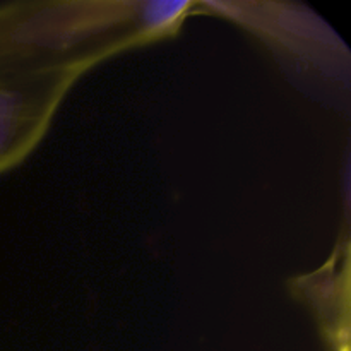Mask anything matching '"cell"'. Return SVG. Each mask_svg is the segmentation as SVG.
Listing matches in <instances>:
<instances>
[{
	"mask_svg": "<svg viewBox=\"0 0 351 351\" xmlns=\"http://www.w3.org/2000/svg\"><path fill=\"white\" fill-rule=\"evenodd\" d=\"M88 72L45 36L34 2L0 5V177L34 153Z\"/></svg>",
	"mask_w": 351,
	"mask_h": 351,
	"instance_id": "cell-1",
	"label": "cell"
},
{
	"mask_svg": "<svg viewBox=\"0 0 351 351\" xmlns=\"http://www.w3.org/2000/svg\"><path fill=\"white\" fill-rule=\"evenodd\" d=\"M295 300L308 308L328 351H350V233L341 235L321 267L288 281Z\"/></svg>",
	"mask_w": 351,
	"mask_h": 351,
	"instance_id": "cell-3",
	"label": "cell"
},
{
	"mask_svg": "<svg viewBox=\"0 0 351 351\" xmlns=\"http://www.w3.org/2000/svg\"><path fill=\"white\" fill-rule=\"evenodd\" d=\"M250 2H201V14L218 16L240 24L263 40L271 50L308 71H319L331 77L348 72L350 55L338 34L314 12H297L298 5Z\"/></svg>",
	"mask_w": 351,
	"mask_h": 351,
	"instance_id": "cell-2",
	"label": "cell"
}]
</instances>
